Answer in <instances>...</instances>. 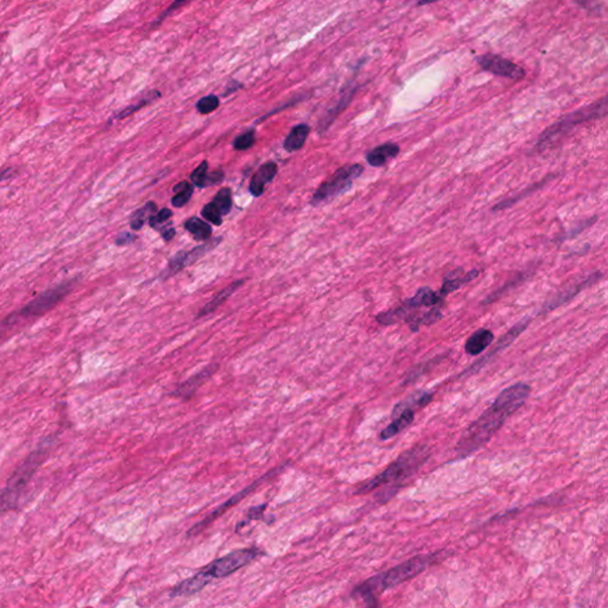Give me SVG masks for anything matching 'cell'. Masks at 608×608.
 Wrapping results in <instances>:
<instances>
[{"label": "cell", "mask_w": 608, "mask_h": 608, "mask_svg": "<svg viewBox=\"0 0 608 608\" xmlns=\"http://www.w3.org/2000/svg\"><path fill=\"white\" fill-rule=\"evenodd\" d=\"M262 555H264L263 550L257 547L238 549L220 559H214L213 562L207 564L206 567L201 568L200 571L212 582L214 578H227Z\"/></svg>", "instance_id": "9"}, {"label": "cell", "mask_w": 608, "mask_h": 608, "mask_svg": "<svg viewBox=\"0 0 608 608\" xmlns=\"http://www.w3.org/2000/svg\"><path fill=\"white\" fill-rule=\"evenodd\" d=\"M530 394L531 387L526 383H516L504 389L491 406L470 423L458 439L455 446L456 458H468L486 446L507 418L525 404Z\"/></svg>", "instance_id": "1"}, {"label": "cell", "mask_w": 608, "mask_h": 608, "mask_svg": "<svg viewBox=\"0 0 608 608\" xmlns=\"http://www.w3.org/2000/svg\"><path fill=\"white\" fill-rule=\"evenodd\" d=\"M289 465L290 461L283 463V465L279 466L277 468H274V470H270L269 473L265 474V475L260 478V479H257L255 482H252L251 485H248V487H245L244 490H241V492H238L237 494H234V496L231 497L227 501L221 504L220 506L217 507L214 511H212V512L207 516L206 518H203L201 522L197 523V524H195L193 528H190V529L188 530V533H187V536H197L199 533H202L203 530L208 528L212 523L214 522L215 519H218L219 517H221L222 514L226 513V511H229V509H232L233 506H236L238 503H241V500L245 499L248 494H251L255 490L260 487V485L264 484L265 481L269 480L271 478L276 477L278 473H281V472L286 468V466Z\"/></svg>", "instance_id": "10"}, {"label": "cell", "mask_w": 608, "mask_h": 608, "mask_svg": "<svg viewBox=\"0 0 608 608\" xmlns=\"http://www.w3.org/2000/svg\"><path fill=\"white\" fill-rule=\"evenodd\" d=\"M267 507V504H263V505H260V506H253L248 511V513H246V517L241 522L238 523L237 526H236V533H238L241 528H244L246 524L251 522V521H260V519L263 518L264 517V511Z\"/></svg>", "instance_id": "35"}, {"label": "cell", "mask_w": 608, "mask_h": 608, "mask_svg": "<svg viewBox=\"0 0 608 608\" xmlns=\"http://www.w3.org/2000/svg\"><path fill=\"white\" fill-rule=\"evenodd\" d=\"M364 173V166L361 164H349L336 170L328 180L324 181L312 195V206H319L320 203L326 202L335 199L336 196L342 195L348 192L353 186L354 180L360 177Z\"/></svg>", "instance_id": "8"}, {"label": "cell", "mask_w": 608, "mask_h": 608, "mask_svg": "<svg viewBox=\"0 0 608 608\" xmlns=\"http://www.w3.org/2000/svg\"><path fill=\"white\" fill-rule=\"evenodd\" d=\"M479 274H480V271L477 270V269L466 272L462 267H458V269L451 271L449 274H446L444 278H443L439 295L443 298L447 297L449 293H454L456 290L466 286L467 283L472 282Z\"/></svg>", "instance_id": "15"}, {"label": "cell", "mask_w": 608, "mask_h": 608, "mask_svg": "<svg viewBox=\"0 0 608 608\" xmlns=\"http://www.w3.org/2000/svg\"><path fill=\"white\" fill-rule=\"evenodd\" d=\"M208 163L203 161L190 175V181L200 188H206L207 178H208Z\"/></svg>", "instance_id": "36"}, {"label": "cell", "mask_w": 608, "mask_h": 608, "mask_svg": "<svg viewBox=\"0 0 608 608\" xmlns=\"http://www.w3.org/2000/svg\"><path fill=\"white\" fill-rule=\"evenodd\" d=\"M545 182H547V181H545V182H541V183L535 184V186H533L531 188L526 189L525 192L522 193L521 195L516 196V197H512V199L509 200H504L503 202L498 203V205H497V206L493 208V210H501L504 209V208H507V207L512 206L513 203L517 202V201H519V200L522 199V197H524V196H526L528 195V194H530V193L533 192V189L540 188V187H541V186H543Z\"/></svg>", "instance_id": "39"}, {"label": "cell", "mask_w": 608, "mask_h": 608, "mask_svg": "<svg viewBox=\"0 0 608 608\" xmlns=\"http://www.w3.org/2000/svg\"><path fill=\"white\" fill-rule=\"evenodd\" d=\"M399 145L394 143L382 144L379 147L372 149L367 154H366V161L371 166H384L387 162L391 161L392 158L397 157L399 154Z\"/></svg>", "instance_id": "21"}, {"label": "cell", "mask_w": 608, "mask_h": 608, "mask_svg": "<svg viewBox=\"0 0 608 608\" xmlns=\"http://www.w3.org/2000/svg\"><path fill=\"white\" fill-rule=\"evenodd\" d=\"M137 239V236L133 234V233L130 232H123L116 237V245L118 246H126V245H130L135 241Z\"/></svg>", "instance_id": "40"}, {"label": "cell", "mask_w": 608, "mask_h": 608, "mask_svg": "<svg viewBox=\"0 0 608 608\" xmlns=\"http://www.w3.org/2000/svg\"><path fill=\"white\" fill-rule=\"evenodd\" d=\"M224 177H225V174L221 170H217V171H213V173H210L208 175V178H207L206 182V188L207 187H212V186H214V184L220 183L224 180Z\"/></svg>", "instance_id": "41"}, {"label": "cell", "mask_w": 608, "mask_h": 608, "mask_svg": "<svg viewBox=\"0 0 608 608\" xmlns=\"http://www.w3.org/2000/svg\"><path fill=\"white\" fill-rule=\"evenodd\" d=\"M413 420H415V411L413 410H406L402 415L396 417L390 425H387V428L383 429L380 432V439L382 441H387L392 439L394 436L399 435V432L406 430L408 427L411 425Z\"/></svg>", "instance_id": "23"}, {"label": "cell", "mask_w": 608, "mask_h": 608, "mask_svg": "<svg viewBox=\"0 0 608 608\" xmlns=\"http://www.w3.org/2000/svg\"><path fill=\"white\" fill-rule=\"evenodd\" d=\"M184 227H186V229H187L189 233H192L193 237H194L195 241H208V239H210V237H212V229H210V225L208 222L203 221L202 219L193 217V218L188 219V220L186 221Z\"/></svg>", "instance_id": "25"}, {"label": "cell", "mask_w": 608, "mask_h": 608, "mask_svg": "<svg viewBox=\"0 0 608 608\" xmlns=\"http://www.w3.org/2000/svg\"><path fill=\"white\" fill-rule=\"evenodd\" d=\"M244 279H241V281H237V282H233L232 284H229V286H226L225 289H222L220 293H217L212 300L208 302V303L203 307L201 310H200L199 314L196 316V319H200V317H203V316L209 315L212 312H214L217 309H219V307H221L222 304L225 303L226 300H229V297L232 296L233 293H236L239 288H241L243 284H244Z\"/></svg>", "instance_id": "22"}, {"label": "cell", "mask_w": 608, "mask_h": 608, "mask_svg": "<svg viewBox=\"0 0 608 608\" xmlns=\"http://www.w3.org/2000/svg\"><path fill=\"white\" fill-rule=\"evenodd\" d=\"M278 166L274 162H267L257 170L250 183V193L255 197L263 195L265 186L271 183L277 175Z\"/></svg>", "instance_id": "17"}, {"label": "cell", "mask_w": 608, "mask_h": 608, "mask_svg": "<svg viewBox=\"0 0 608 608\" xmlns=\"http://www.w3.org/2000/svg\"><path fill=\"white\" fill-rule=\"evenodd\" d=\"M74 286H75V279H72V281L61 283L51 289L45 290L38 296L35 297L34 300H30L27 305H24L20 310L6 316L3 326L5 327L6 324L10 326L17 322L19 319H32L49 312L74 289Z\"/></svg>", "instance_id": "7"}, {"label": "cell", "mask_w": 608, "mask_h": 608, "mask_svg": "<svg viewBox=\"0 0 608 608\" xmlns=\"http://www.w3.org/2000/svg\"><path fill=\"white\" fill-rule=\"evenodd\" d=\"M218 368V365H209V366L203 368L202 371L196 373L189 379L181 384L180 387H177L176 390L173 392L174 397L181 399H192L197 389L202 387L203 384L206 383L207 380L214 375Z\"/></svg>", "instance_id": "14"}, {"label": "cell", "mask_w": 608, "mask_h": 608, "mask_svg": "<svg viewBox=\"0 0 608 608\" xmlns=\"http://www.w3.org/2000/svg\"><path fill=\"white\" fill-rule=\"evenodd\" d=\"M186 4H187L186 1H175V3L171 5V6H169V8H166V11L164 12L163 15H161V17H158L157 20H156V22L152 24V27H157L158 24H161V23L164 20V18H166V16L169 15V13H171L174 10H176V8H182V6Z\"/></svg>", "instance_id": "42"}, {"label": "cell", "mask_w": 608, "mask_h": 608, "mask_svg": "<svg viewBox=\"0 0 608 608\" xmlns=\"http://www.w3.org/2000/svg\"><path fill=\"white\" fill-rule=\"evenodd\" d=\"M446 556L447 555H444L443 550H439L435 554L415 556L413 559H408L406 562L399 564V566L391 568L389 571H382L379 574L367 578L366 581L354 588L353 594L363 597L367 594L377 595V594L383 593L384 590L399 586L403 582L416 578L417 575L423 573L427 568L430 567L437 561L444 559Z\"/></svg>", "instance_id": "3"}, {"label": "cell", "mask_w": 608, "mask_h": 608, "mask_svg": "<svg viewBox=\"0 0 608 608\" xmlns=\"http://www.w3.org/2000/svg\"><path fill=\"white\" fill-rule=\"evenodd\" d=\"M209 582V580L199 571L196 574L193 575L192 578H186L184 581L180 582V583H177L176 586L173 587L170 590V597H192L194 594L201 592Z\"/></svg>", "instance_id": "16"}, {"label": "cell", "mask_w": 608, "mask_h": 608, "mask_svg": "<svg viewBox=\"0 0 608 608\" xmlns=\"http://www.w3.org/2000/svg\"><path fill=\"white\" fill-rule=\"evenodd\" d=\"M193 190H194V188H193L192 184H190V182H188V181H183V182L177 183L176 186L174 187L175 195H174L173 199H171L173 206L183 207L184 205H187L189 200H190V197H192Z\"/></svg>", "instance_id": "29"}, {"label": "cell", "mask_w": 608, "mask_h": 608, "mask_svg": "<svg viewBox=\"0 0 608 608\" xmlns=\"http://www.w3.org/2000/svg\"><path fill=\"white\" fill-rule=\"evenodd\" d=\"M201 214H202L203 218L206 219L207 221L213 224V225L220 226L222 224L221 213L219 212L218 208L213 202L207 203L206 206L203 207Z\"/></svg>", "instance_id": "37"}, {"label": "cell", "mask_w": 608, "mask_h": 608, "mask_svg": "<svg viewBox=\"0 0 608 608\" xmlns=\"http://www.w3.org/2000/svg\"><path fill=\"white\" fill-rule=\"evenodd\" d=\"M432 456V449L427 444L418 443L410 448L396 458L391 465L378 474L376 477L361 485L355 491V494H366L377 488L387 485H396L401 481L406 480L420 470L425 462Z\"/></svg>", "instance_id": "4"}, {"label": "cell", "mask_w": 608, "mask_h": 608, "mask_svg": "<svg viewBox=\"0 0 608 608\" xmlns=\"http://www.w3.org/2000/svg\"><path fill=\"white\" fill-rule=\"evenodd\" d=\"M608 114V95L604 98L593 102L590 105L585 106L581 109L569 113L564 118H561L557 123L549 126L540 138L537 140L535 149L538 151L545 150V147H550L555 140L562 138L568 132L571 131L575 126L581 124L583 121H594L601 116Z\"/></svg>", "instance_id": "6"}, {"label": "cell", "mask_w": 608, "mask_h": 608, "mask_svg": "<svg viewBox=\"0 0 608 608\" xmlns=\"http://www.w3.org/2000/svg\"><path fill=\"white\" fill-rule=\"evenodd\" d=\"M49 451V443H45L44 446L32 451L27 460L19 466L18 468L13 472L11 477L8 478V482L5 485L3 493H1V511L3 513L8 511L16 510L18 507L19 498L22 497L24 490L27 488L28 484L30 482L31 478L34 477L36 470L41 467L44 462L47 455Z\"/></svg>", "instance_id": "5"}, {"label": "cell", "mask_w": 608, "mask_h": 608, "mask_svg": "<svg viewBox=\"0 0 608 608\" xmlns=\"http://www.w3.org/2000/svg\"><path fill=\"white\" fill-rule=\"evenodd\" d=\"M243 85L241 83H237V81H231V83L227 85L226 87L225 92H224V97H227V95H232L234 93L236 90H241Z\"/></svg>", "instance_id": "45"}, {"label": "cell", "mask_w": 608, "mask_h": 608, "mask_svg": "<svg viewBox=\"0 0 608 608\" xmlns=\"http://www.w3.org/2000/svg\"><path fill=\"white\" fill-rule=\"evenodd\" d=\"M219 104H220V100L217 95H207V97L200 99L196 104V109L201 114H209L218 109Z\"/></svg>", "instance_id": "34"}, {"label": "cell", "mask_w": 608, "mask_h": 608, "mask_svg": "<svg viewBox=\"0 0 608 608\" xmlns=\"http://www.w3.org/2000/svg\"><path fill=\"white\" fill-rule=\"evenodd\" d=\"M156 213H157V205L152 202V201L147 202L145 206L139 208L138 210H135V213L132 214L131 222H130L131 224V229H135V231H139V229L143 227L144 224L147 221V219L151 218Z\"/></svg>", "instance_id": "27"}, {"label": "cell", "mask_w": 608, "mask_h": 608, "mask_svg": "<svg viewBox=\"0 0 608 608\" xmlns=\"http://www.w3.org/2000/svg\"><path fill=\"white\" fill-rule=\"evenodd\" d=\"M443 298L429 286H422L415 296L404 300L399 307L387 312H379L375 317L382 326H392L396 323L406 322L413 333L420 331L422 326H432L442 319L441 310Z\"/></svg>", "instance_id": "2"}, {"label": "cell", "mask_w": 608, "mask_h": 608, "mask_svg": "<svg viewBox=\"0 0 608 608\" xmlns=\"http://www.w3.org/2000/svg\"><path fill=\"white\" fill-rule=\"evenodd\" d=\"M213 203L217 206L219 212L221 213L222 217H224V215L229 214L231 209H232L233 205L232 192H231V189H221V190L215 195L214 200H213Z\"/></svg>", "instance_id": "32"}, {"label": "cell", "mask_w": 608, "mask_h": 608, "mask_svg": "<svg viewBox=\"0 0 608 608\" xmlns=\"http://www.w3.org/2000/svg\"><path fill=\"white\" fill-rule=\"evenodd\" d=\"M444 358H446V355H444V354H441V355L432 358L430 360L425 361V363H422V364L413 366V367L406 373V382H404V383L410 384L413 383V382H416L422 375H425V372L430 371V370L434 367V365L439 364V361L443 360Z\"/></svg>", "instance_id": "28"}, {"label": "cell", "mask_w": 608, "mask_h": 608, "mask_svg": "<svg viewBox=\"0 0 608 608\" xmlns=\"http://www.w3.org/2000/svg\"><path fill=\"white\" fill-rule=\"evenodd\" d=\"M161 234L164 241H169L175 237L176 231H175L173 226H163V227H162Z\"/></svg>", "instance_id": "43"}, {"label": "cell", "mask_w": 608, "mask_h": 608, "mask_svg": "<svg viewBox=\"0 0 608 608\" xmlns=\"http://www.w3.org/2000/svg\"><path fill=\"white\" fill-rule=\"evenodd\" d=\"M432 397H434V394H432V392H428V391H416V392H413V394H410L408 399H404L402 402H399L397 406H394L392 413H391L392 420H394L396 417H399V415H402L406 410H413L415 411V409H417V408H423V406H428L429 403L432 402Z\"/></svg>", "instance_id": "20"}, {"label": "cell", "mask_w": 608, "mask_h": 608, "mask_svg": "<svg viewBox=\"0 0 608 608\" xmlns=\"http://www.w3.org/2000/svg\"><path fill=\"white\" fill-rule=\"evenodd\" d=\"M309 133H310L309 125L298 124L293 128L289 135H286L284 145H283L286 152L291 154L295 151L300 150L303 147L305 140L308 138Z\"/></svg>", "instance_id": "24"}, {"label": "cell", "mask_w": 608, "mask_h": 608, "mask_svg": "<svg viewBox=\"0 0 608 608\" xmlns=\"http://www.w3.org/2000/svg\"><path fill=\"white\" fill-rule=\"evenodd\" d=\"M601 277H602L601 272H594V274H588L587 277L581 278L578 282L573 283V284L567 286V288H564V289L561 290L559 293H556L554 296L550 297L542 305L541 310L538 312V314L543 315V314H547V312L555 310V309L559 308L561 305H564V304L567 303L569 300H573L575 296H578V293L583 291V290L599 282V279Z\"/></svg>", "instance_id": "12"}, {"label": "cell", "mask_w": 608, "mask_h": 608, "mask_svg": "<svg viewBox=\"0 0 608 608\" xmlns=\"http://www.w3.org/2000/svg\"><path fill=\"white\" fill-rule=\"evenodd\" d=\"M529 274H526V272L517 274L513 279H511L510 282L506 283L505 286L496 290V291L491 293V295H488V296L482 300V305H487V304L493 303V302H496V300H499L500 297L503 296L504 293H506L509 290L512 289V288H516V286H519L521 283L524 282L526 278L529 277Z\"/></svg>", "instance_id": "30"}, {"label": "cell", "mask_w": 608, "mask_h": 608, "mask_svg": "<svg viewBox=\"0 0 608 608\" xmlns=\"http://www.w3.org/2000/svg\"><path fill=\"white\" fill-rule=\"evenodd\" d=\"M162 95L158 92V90H151L149 92L147 95H144L143 98L140 99L138 102H135L133 105H130L126 109H123L121 112L118 113L116 116H113V119H116V121H121V119H124V118H128V116H131L133 113L137 112L140 109H143L145 106L150 105L151 102H154V100H157V99L161 98Z\"/></svg>", "instance_id": "26"}, {"label": "cell", "mask_w": 608, "mask_h": 608, "mask_svg": "<svg viewBox=\"0 0 608 608\" xmlns=\"http://www.w3.org/2000/svg\"><path fill=\"white\" fill-rule=\"evenodd\" d=\"M187 253L188 252L180 251L174 255L173 258L170 260L166 271L163 272V278L171 277L174 274H176L177 272H180L181 270H183L184 267H188V264H187Z\"/></svg>", "instance_id": "31"}, {"label": "cell", "mask_w": 608, "mask_h": 608, "mask_svg": "<svg viewBox=\"0 0 608 608\" xmlns=\"http://www.w3.org/2000/svg\"><path fill=\"white\" fill-rule=\"evenodd\" d=\"M255 143V133L253 130L246 131L243 135H238L237 138L233 142V147L238 151L248 150L250 147H253Z\"/></svg>", "instance_id": "33"}, {"label": "cell", "mask_w": 608, "mask_h": 608, "mask_svg": "<svg viewBox=\"0 0 608 608\" xmlns=\"http://www.w3.org/2000/svg\"><path fill=\"white\" fill-rule=\"evenodd\" d=\"M363 599H364L365 604H366V608H382L380 607L379 602L377 600L376 595H373V594L364 595Z\"/></svg>", "instance_id": "44"}, {"label": "cell", "mask_w": 608, "mask_h": 608, "mask_svg": "<svg viewBox=\"0 0 608 608\" xmlns=\"http://www.w3.org/2000/svg\"><path fill=\"white\" fill-rule=\"evenodd\" d=\"M531 321H533L531 317H525V319L521 320L518 323H516L512 328H510V329H509V331H507L506 333H505V334L498 340L496 346H494V347H493L487 354H485V357L480 358L479 360H477L474 364L470 365V367L466 368L465 371L462 372L461 375H460V378L474 376L475 373L481 371L482 368L486 367V366H487V365L490 364V363H491L497 355H498V354L503 352L504 349H506L511 343H513V342L517 340L519 335L522 334L523 332L526 331V328L529 327Z\"/></svg>", "instance_id": "11"}, {"label": "cell", "mask_w": 608, "mask_h": 608, "mask_svg": "<svg viewBox=\"0 0 608 608\" xmlns=\"http://www.w3.org/2000/svg\"><path fill=\"white\" fill-rule=\"evenodd\" d=\"M355 90H357V87L355 86H347L345 88V92H343V95L340 97L339 99V102H336V105L334 107H332L331 109H328L327 113H324V116H322V119L320 121L319 128L320 132L323 133V132L327 131L328 128H331V125L333 124V121L336 119V116H339V113H341L343 109L348 106L351 100L353 99L354 93H355Z\"/></svg>", "instance_id": "19"}, {"label": "cell", "mask_w": 608, "mask_h": 608, "mask_svg": "<svg viewBox=\"0 0 608 608\" xmlns=\"http://www.w3.org/2000/svg\"><path fill=\"white\" fill-rule=\"evenodd\" d=\"M171 217H173V212L168 209V208H163V209L159 210V212H157L156 214L152 215L149 219V225L152 229H158L164 222L168 221Z\"/></svg>", "instance_id": "38"}, {"label": "cell", "mask_w": 608, "mask_h": 608, "mask_svg": "<svg viewBox=\"0 0 608 608\" xmlns=\"http://www.w3.org/2000/svg\"><path fill=\"white\" fill-rule=\"evenodd\" d=\"M477 61L484 71L494 75L511 80H522L525 76V71L521 66L499 55L485 54L478 56Z\"/></svg>", "instance_id": "13"}, {"label": "cell", "mask_w": 608, "mask_h": 608, "mask_svg": "<svg viewBox=\"0 0 608 608\" xmlns=\"http://www.w3.org/2000/svg\"><path fill=\"white\" fill-rule=\"evenodd\" d=\"M493 341H494L493 332L486 328H480L467 339L465 343L466 353L470 354L472 357L480 355L490 346L492 345Z\"/></svg>", "instance_id": "18"}]
</instances>
